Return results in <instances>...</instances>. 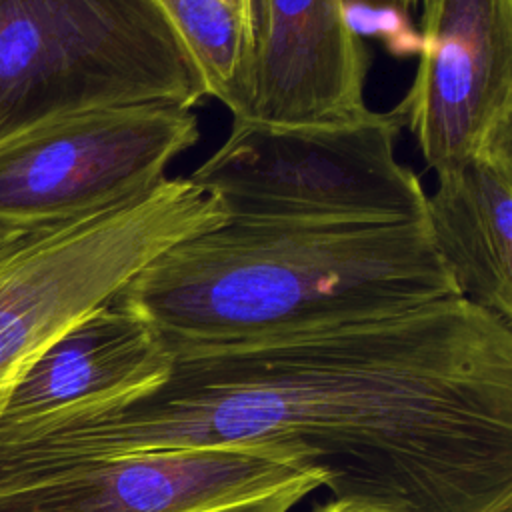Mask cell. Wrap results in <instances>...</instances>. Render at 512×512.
Instances as JSON below:
<instances>
[{"instance_id":"1","label":"cell","mask_w":512,"mask_h":512,"mask_svg":"<svg viewBox=\"0 0 512 512\" xmlns=\"http://www.w3.org/2000/svg\"><path fill=\"white\" fill-rule=\"evenodd\" d=\"M178 446H260L368 512H486L512 498V322L466 300L174 354L122 406L0 430L42 462Z\"/></svg>"},{"instance_id":"2","label":"cell","mask_w":512,"mask_h":512,"mask_svg":"<svg viewBox=\"0 0 512 512\" xmlns=\"http://www.w3.org/2000/svg\"><path fill=\"white\" fill-rule=\"evenodd\" d=\"M460 296L424 218L396 224L232 222L148 262L114 300L174 354L402 314Z\"/></svg>"},{"instance_id":"3","label":"cell","mask_w":512,"mask_h":512,"mask_svg":"<svg viewBox=\"0 0 512 512\" xmlns=\"http://www.w3.org/2000/svg\"><path fill=\"white\" fill-rule=\"evenodd\" d=\"M226 222L188 176L100 212L0 226V416L36 356L176 242Z\"/></svg>"},{"instance_id":"4","label":"cell","mask_w":512,"mask_h":512,"mask_svg":"<svg viewBox=\"0 0 512 512\" xmlns=\"http://www.w3.org/2000/svg\"><path fill=\"white\" fill-rule=\"evenodd\" d=\"M202 98L154 0H0V144L94 108Z\"/></svg>"},{"instance_id":"5","label":"cell","mask_w":512,"mask_h":512,"mask_svg":"<svg viewBox=\"0 0 512 512\" xmlns=\"http://www.w3.org/2000/svg\"><path fill=\"white\" fill-rule=\"evenodd\" d=\"M394 110L280 126L232 120L188 180L232 222L396 224L424 218L420 178L396 160Z\"/></svg>"},{"instance_id":"6","label":"cell","mask_w":512,"mask_h":512,"mask_svg":"<svg viewBox=\"0 0 512 512\" xmlns=\"http://www.w3.org/2000/svg\"><path fill=\"white\" fill-rule=\"evenodd\" d=\"M320 470L260 446L2 460L0 512H290Z\"/></svg>"},{"instance_id":"7","label":"cell","mask_w":512,"mask_h":512,"mask_svg":"<svg viewBox=\"0 0 512 512\" xmlns=\"http://www.w3.org/2000/svg\"><path fill=\"white\" fill-rule=\"evenodd\" d=\"M200 138L192 108L146 102L44 122L0 144V226L66 220L132 200Z\"/></svg>"},{"instance_id":"8","label":"cell","mask_w":512,"mask_h":512,"mask_svg":"<svg viewBox=\"0 0 512 512\" xmlns=\"http://www.w3.org/2000/svg\"><path fill=\"white\" fill-rule=\"evenodd\" d=\"M414 80L392 108L442 172L512 142V0H422Z\"/></svg>"},{"instance_id":"9","label":"cell","mask_w":512,"mask_h":512,"mask_svg":"<svg viewBox=\"0 0 512 512\" xmlns=\"http://www.w3.org/2000/svg\"><path fill=\"white\" fill-rule=\"evenodd\" d=\"M344 2L250 0V98L238 120L328 124L368 110L370 50L348 28Z\"/></svg>"},{"instance_id":"10","label":"cell","mask_w":512,"mask_h":512,"mask_svg":"<svg viewBox=\"0 0 512 512\" xmlns=\"http://www.w3.org/2000/svg\"><path fill=\"white\" fill-rule=\"evenodd\" d=\"M172 362L174 356L156 330L112 298L36 356L4 406L0 430L122 406L158 388Z\"/></svg>"},{"instance_id":"11","label":"cell","mask_w":512,"mask_h":512,"mask_svg":"<svg viewBox=\"0 0 512 512\" xmlns=\"http://www.w3.org/2000/svg\"><path fill=\"white\" fill-rule=\"evenodd\" d=\"M424 222L460 296L512 322V142L436 172Z\"/></svg>"},{"instance_id":"12","label":"cell","mask_w":512,"mask_h":512,"mask_svg":"<svg viewBox=\"0 0 512 512\" xmlns=\"http://www.w3.org/2000/svg\"><path fill=\"white\" fill-rule=\"evenodd\" d=\"M204 96L224 104L232 120L246 114L252 72L250 0H154Z\"/></svg>"},{"instance_id":"13","label":"cell","mask_w":512,"mask_h":512,"mask_svg":"<svg viewBox=\"0 0 512 512\" xmlns=\"http://www.w3.org/2000/svg\"><path fill=\"white\" fill-rule=\"evenodd\" d=\"M344 14L348 28L358 38H378L394 58L420 56L422 36L408 18V12L392 2L346 0Z\"/></svg>"},{"instance_id":"14","label":"cell","mask_w":512,"mask_h":512,"mask_svg":"<svg viewBox=\"0 0 512 512\" xmlns=\"http://www.w3.org/2000/svg\"><path fill=\"white\" fill-rule=\"evenodd\" d=\"M314 512H368V510H362V508L352 506V504L342 502V500H330V502L322 504L320 508H316Z\"/></svg>"},{"instance_id":"15","label":"cell","mask_w":512,"mask_h":512,"mask_svg":"<svg viewBox=\"0 0 512 512\" xmlns=\"http://www.w3.org/2000/svg\"><path fill=\"white\" fill-rule=\"evenodd\" d=\"M486 512H512V498H506V500L494 504V506L488 508Z\"/></svg>"},{"instance_id":"16","label":"cell","mask_w":512,"mask_h":512,"mask_svg":"<svg viewBox=\"0 0 512 512\" xmlns=\"http://www.w3.org/2000/svg\"><path fill=\"white\" fill-rule=\"evenodd\" d=\"M392 4H396V6H400L402 10H410V8H416V6H420V2L422 0H390Z\"/></svg>"}]
</instances>
